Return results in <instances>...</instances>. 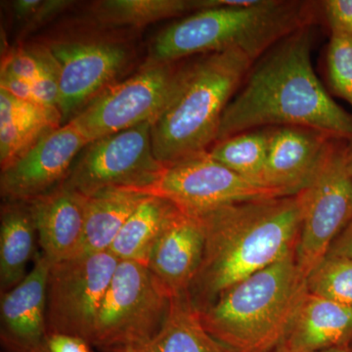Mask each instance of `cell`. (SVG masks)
Wrapping results in <instances>:
<instances>
[{
    "label": "cell",
    "mask_w": 352,
    "mask_h": 352,
    "mask_svg": "<svg viewBox=\"0 0 352 352\" xmlns=\"http://www.w3.org/2000/svg\"><path fill=\"white\" fill-rule=\"evenodd\" d=\"M312 46L308 25L254 62L224 111L217 142L241 132L287 126L352 139V115L333 100L315 73Z\"/></svg>",
    "instance_id": "cell-1"
},
{
    "label": "cell",
    "mask_w": 352,
    "mask_h": 352,
    "mask_svg": "<svg viewBox=\"0 0 352 352\" xmlns=\"http://www.w3.org/2000/svg\"><path fill=\"white\" fill-rule=\"evenodd\" d=\"M199 217L205 226V252L187 295L200 312L233 285L296 249L302 201L300 194L256 199Z\"/></svg>",
    "instance_id": "cell-2"
},
{
    "label": "cell",
    "mask_w": 352,
    "mask_h": 352,
    "mask_svg": "<svg viewBox=\"0 0 352 352\" xmlns=\"http://www.w3.org/2000/svg\"><path fill=\"white\" fill-rule=\"evenodd\" d=\"M203 10L168 25L152 43L147 62L175 63L185 58L238 50L258 61L289 34L311 25L314 4L287 0H203Z\"/></svg>",
    "instance_id": "cell-3"
},
{
    "label": "cell",
    "mask_w": 352,
    "mask_h": 352,
    "mask_svg": "<svg viewBox=\"0 0 352 352\" xmlns=\"http://www.w3.org/2000/svg\"><path fill=\"white\" fill-rule=\"evenodd\" d=\"M308 293L295 250L224 291L199 312L204 327L230 352H273Z\"/></svg>",
    "instance_id": "cell-4"
},
{
    "label": "cell",
    "mask_w": 352,
    "mask_h": 352,
    "mask_svg": "<svg viewBox=\"0 0 352 352\" xmlns=\"http://www.w3.org/2000/svg\"><path fill=\"white\" fill-rule=\"evenodd\" d=\"M254 64L238 50L208 53L187 63L179 91L152 124L153 151L160 163L170 166L210 150L224 111Z\"/></svg>",
    "instance_id": "cell-5"
},
{
    "label": "cell",
    "mask_w": 352,
    "mask_h": 352,
    "mask_svg": "<svg viewBox=\"0 0 352 352\" xmlns=\"http://www.w3.org/2000/svg\"><path fill=\"white\" fill-rule=\"evenodd\" d=\"M171 298L147 265L119 261L89 344L98 352H144L163 328Z\"/></svg>",
    "instance_id": "cell-6"
},
{
    "label": "cell",
    "mask_w": 352,
    "mask_h": 352,
    "mask_svg": "<svg viewBox=\"0 0 352 352\" xmlns=\"http://www.w3.org/2000/svg\"><path fill=\"white\" fill-rule=\"evenodd\" d=\"M186 66L180 62H146L135 75L105 88L71 122L89 143L145 122L153 124L179 91Z\"/></svg>",
    "instance_id": "cell-7"
},
{
    "label": "cell",
    "mask_w": 352,
    "mask_h": 352,
    "mask_svg": "<svg viewBox=\"0 0 352 352\" xmlns=\"http://www.w3.org/2000/svg\"><path fill=\"white\" fill-rule=\"evenodd\" d=\"M151 129V122H145L92 141L76 157L62 185L85 197L110 188L147 194L166 168L153 151Z\"/></svg>",
    "instance_id": "cell-8"
},
{
    "label": "cell",
    "mask_w": 352,
    "mask_h": 352,
    "mask_svg": "<svg viewBox=\"0 0 352 352\" xmlns=\"http://www.w3.org/2000/svg\"><path fill=\"white\" fill-rule=\"evenodd\" d=\"M346 150L344 139H333L314 179L300 193L302 226L295 254L307 278L352 219V176Z\"/></svg>",
    "instance_id": "cell-9"
},
{
    "label": "cell",
    "mask_w": 352,
    "mask_h": 352,
    "mask_svg": "<svg viewBox=\"0 0 352 352\" xmlns=\"http://www.w3.org/2000/svg\"><path fill=\"white\" fill-rule=\"evenodd\" d=\"M119 259L110 252L78 254L51 264L47 282L48 333L76 336L89 342Z\"/></svg>",
    "instance_id": "cell-10"
},
{
    "label": "cell",
    "mask_w": 352,
    "mask_h": 352,
    "mask_svg": "<svg viewBox=\"0 0 352 352\" xmlns=\"http://www.w3.org/2000/svg\"><path fill=\"white\" fill-rule=\"evenodd\" d=\"M147 194L168 199L182 212L196 215L241 201L279 197L241 177L208 151L166 166Z\"/></svg>",
    "instance_id": "cell-11"
},
{
    "label": "cell",
    "mask_w": 352,
    "mask_h": 352,
    "mask_svg": "<svg viewBox=\"0 0 352 352\" xmlns=\"http://www.w3.org/2000/svg\"><path fill=\"white\" fill-rule=\"evenodd\" d=\"M47 47L59 68L58 109L63 124L110 87L131 60L129 48L113 41H57Z\"/></svg>",
    "instance_id": "cell-12"
},
{
    "label": "cell",
    "mask_w": 352,
    "mask_h": 352,
    "mask_svg": "<svg viewBox=\"0 0 352 352\" xmlns=\"http://www.w3.org/2000/svg\"><path fill=\"white\" fill-rule=\"evenodd\" d=\"M87 144V138L71 122L48 132L23 156L1 170L2 199L28 203L57 188Z\"/></svg>",
    "instance_id": "cell-13"
},
{
    "label": "cell",
    "mask_w": 352,
    "mask_h": 352,
    "mask_svg": "<svg viewBox=\"0 0 352 352\" xmlns=\"http://www.w3.org/2000/svg\"><path fill=\"white\" fill-rule=\"evenodd\" d=\"M333 139L309 127H272L264 168L266 188L280 197L300 194L314 179Z\"/></svg>",
    "instance_id": "cell-14"
},
{
    "label": "cell",
    "mask_w": 352,
    "mask_h": 352,
    "mask_svg": "<svg viewBox=\"0 0 352 352\" xmlns=\"http://www.w3.org/2000/svg\"><path fill=\"white\" fill-rule=\"evenodd\" d=\"M50 263L38 252L27 277L1 295L0 340L3 352H38L47 336L46 300Z\"/></svg>",
    "instance_id": "cell-15"
},
{
    "label": "cell",
    "mask_w": 352,
    "mask_h": 352,
    "mask_svg": "<svg viewBox=\"0 0 352 352\" xmlns=\"http://www.w3.org/2000/svg\"><path fill=\"white\" fill-rule=\"evenodd\" d=\"M205 245L203 220L182 210L162 233L147 266L173 298L188 294L200 270Z\"/></svg>",
    "instance_id": "cell-16"
},
{
    "label": "cell",
    "mask_w": 352,
    "mask_h": 352,
    "mask_svg": "<svg viewBox=\"0 0 352 352\" xmlns=\"http://www.w3.org/2000/svg\"><path fill=\"white\" fill-rule=\"evenodd\" d=\"M87 197L60 185L28 201L41 252L50 264L80 254L85 234Z\"/></svg>",
    "instance_id": "cell-17"
},
{
    "label": "cell",
    "mask_w": 352,
    "mask_h": 352,
    "mask_svg": "<svg viewBox=\"0 0 352 352\" xmlns=\"http://www.w3.org/2000/svg\"><path fill=\"white\" fill-rule=\"evenodd\" d=\"M352 338V307L307 293L280 346L309 352L347 346Z\"/></svg>",
    "instance_id": "cell-18"
},
{
    "label": "cell",
    "mask_w": 352,
    "mask_h": 352,
    "mask_svg": "<svg viewBox=\"0 0 352 352\" xmlns=\"http://www.w3.org/2000/svg\"><path fill=\"white\" fill-rule=\"evenodd\" d=\"M63 126L58 108L46 107L0 89V164L14 163L48 132Z\"/></svg>",
    "instance_id": "cell-19"
},
{
    "label": "cell",
    "mask_w": 352,
    "mask_h": 352,
    "mask_svg": "<svg viewBox=\"0 0 352 352\" xmlns=\"http://www.w3.org/2000/svg\"><path fill=\"white\" fill-rule=\"evenodd\" d=\"M38 238L27 203L4 201L0 214V294L27 277L28 264L36 258Z\"/></svg>",
    "instance_id": "cell-20"
},
{
    "label": "cell",
    "mask_w": 352,
    "mask_h": 352,
    "mask_svg": "<svg viewBox=\"0 0 352 352\" xmlns=\"http://www.w3.org/2000/svg\"><path fill=\"white\" fill-rule=\"evenodd\" d=\"M180 212L168 199L146 196L126 220L109 252L120 261L147 265L162 233Z\"/></svg>",
    "instance_id": "cell-21"
},
{
    "label": "cell",
    "mask_w": 352,
    "mask_h": 352,
    "mask_svg": "<svg viewBox=\"0 0 352 352\" xmlns=\"http://www.w3.org/2000/svg\"><path fill=\"white\" fill-rule=\"evenodd\" d=\"M147 195L138 190L110 188L87 197L80 254L110 251L122 226Z\"/></svg>",
    "instance_id": "cell-22"
},
{
    "label": "cell",
    "mask_w": 352,
    "mask_h": 352,
    "mask_svg": "<svg viewBox=\"0 0 352 352\" xmlns=\"http://www.w3.org/2000/svg\"><path fill=\"white\" fill-rule=\"evenodd\" d=\"M144 352H230L208 333L188 295L173 296L163 328Z\"/></svg>",
    "instance_id": "cell-23"
},
{
    "label": "cell",
    "mask_w": 352,
    "mask_h": 352,
    "mask_svg": "<svg viewBox=\"0 0 352 352\" xmlns=\"http://www.w3.org/2000/svg\"><path fill=\"white\" fill-rule=\"evenodd\" d=\"M200 10V0H102L91 14L102 25L140 28Z\"/></svg>",
    "instance_id": "cell-24"
},
{
    "label": "cell",
    "mask_w": 352,
    "mask_h": 352,
    "mask_svg": "<svg viewBox=\"0 0 352 352\" xmlns=\"http://www.w3.org/2000/svg\"><path fill=\"white\" fill-rule=\"evenodd\" d=\"M271 129L272 127H263L241 132L215 142L208 150V154L248 182L266 188L264 168Z\"/></svg>",
    "instance_id": "cell-25"
},
{
    "label": "cell",
    "mask_w": 352,
    "mask_h": 352,
    "mask_svg": "<svg viewBox=\"0 0 352 352\" xmlns=\"http://www.w3.org/2000/svg\"><path fill=\"white\" fill-rule=\"evenodd\" d=\"M308 293L352 307V258L327 254L307 278Z\"/></svg>",
    "instance_id": "cell-26"
},
{
    "label": "cell",
    "mask_w": 352,
    "mask_h": 352,
    "mask_svg": "<svg viewBox=\"0 0 352 352\" xmlns=\"http://www.w3.org/2000/svg\"><path fill=\"white\" fill-rule=\"evenodd\" d=\"M1 72L24 80L32 87V94L47 83H59V68L47 45L28 46L10 51L2 59Z\"/></svg>",
    "instance_id": "cell-27"
},
{
    "label": "cell",
    "mask_w": 352,
    "mask_h": 352,
    "mask_svg": "<svg viewBox=\"0 0 352 352\" xmlns=\"http://www.w3.org/2000/svg\"><path fill=\"white\" fill-rule=\"evenodd\" d=\"M326 62L329 83L333 94L352 107V38L331 36Z\"/></svg>",
    "instance_id": "cell-28"
},
{
    "label": "cell",
    "mask_w": 352,
    "mask_h": 352,
    "mask_svg": "<svg viewBox=\"0 0 352 352\" xmlns=\"http://www.w3.org/2000/svg\"><path fill=\"white\" fill-rule=\"evenodd\" d=\"M73 3L68 0H16L11 6L16 22L24 32H29L45 24Z\"/></svg>",
    "instance_id": "cell-29"
},
{
    "label": "cell",
    "mask_w": 352,
    "mask_h": 352,
    "mask_svg": "<svg viewBox=\"0 0 352 352\" xmlns=\"http://www.w3.org/2000/svg\"><path fill=\"white\" fill-rule=\"evenodd\" d=\"M321 3L331 36L352 38V0H326Z\"/></svg>",
    "instance_id": "cell-30"
},
{
    "label": "cell",
    "mask_w": 352,
    "mask_h": 352,
    "mask_svg": "<svg viewBox=\"0 0 352 352\" xmlns=\"http://www.w3.org/2000/svg\"><path fill=\"white\" fill-rule=\"evenodd\" d=\"M38 352H97L87 340L66 333H48Z\"/></svg>",
    "instance_id": "cell-31"
},
{
    "label": "cell",
    "mask_w": 352,
    "mask_h": 352,
    "mask_svg": "<svg viewBox=\"0 0 352 352\" xmlns=\"http://www.w3.org/2000/svg\"><path fill=\"white\" fill-rule=\"evenodd\" d=\"M327 254L352 258V219L333 241Z\"/></svg>",
    "instance_id": "cell-32"
},
{
    "label": "cell",
    "mask_w": 352,
    "mask_h": 352,
    "mask_svg": "<svg viewBox=\"0 0 352 352\" xmlns=\"http://www.w3.org/2000/svg\"><path fill=\"white\" fill-rule=\"evenodd\" d=\"M273 352H300V351H289V349H284V347L279 346ZM309 352H349V349H347V346H344V347H335V349H325V351H309Z\"/></svg>",
    "instance_id": "cell-33"
},
{
    "label": "cell",
    "mask_w": 352,
    "mask_h": 352,
    "mask_svg": "<svg viewBox=\"0 0 352 352\" xmlns=\"http://www.w3.org/2000/svg\"><path fill=\"white\" fill-rule=\"evenodd\" d=\"M346 163L347 168H349V173H351L352 176V143H351V144L347 145Z\"/></svg>",
    "instance_id": "cell-34"
}]
</instances>
